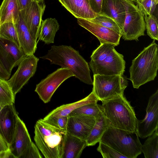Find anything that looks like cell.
Returning a JSON list of instances; mask_svg holds the SVG:
<instances>
[{"label":"cell","mask_w":158,"mask_h":158,"mask_svg":"<svg viewBox=\"0 0 158 158\" xmlns=\"http://www.w3.org/2000/svg\"><path fill=\"white\" fill-rule=\"evenodd\" d=\"M40 57L48 60L51 64L69 69L76 78L85 84L93 85L88 63L78 51L71 46H52L47 54Z\"/></svg>","instance_id":"cell-1"},{"label":"cell","mask_w":158,"mask_h":158,"mask_svg":"<svg viewBox=\"0 0 158 158\" xmlns=\"http://www.w3.org/2000/svg\"><path fill=\"white\" fill-rule=\"evenodd\" d=\"M34 0H17L20 11L24 9L26 6Z\"/></svg>","instance_id":"cell-40"},{"label":"cell","mask_w":158,"mask_h":158,"mask_svg":"<svg viewBox=\"0 0 158 158\" xmlns=\"http://www.w3.org/2000/svg\"><path fill=\"white\" fill-rule=\"evenodd\" d=\"M73 76H75L74 74L69 69L61 67L36 85L35 91L44 103H48L59 86L65 80Z\"/></svg>","instance_id":"cell-8"},{"label":"cell","mask_w":158,"mask_h":158,"mask_svg":"<svg viewBox=\"0 0 158 158\" xmlns=\"http://www.w3.org/2000/svg\"><path fill=\"white\" fill-rule=\"evenodd\" d=\"M31 142L25 124L18 115L15 129L10 145L13 157L21 158Z\"/></svg>","instance_id":"cell-14"},{"label":"cell","mask_w":158,"mask_h":158,"mask_svg":"<svg viewBox=\"0 0 158 158\" xmlns=\"http://www.w3.org/2000/svg\"><path fill=\"white\" fill-rule=\"evenodd\" d=\"M97 150L104 158H127L110 146L99 141Z\"/></svg>","instance_id":"cell-33"},{"label":"cell","mask_w":158,"mask_h":158,"mask_svg":"<svg viewBox=\"0 0 158 158\" xmlns=\"http://www.w3.org/2000/svg\"><path fill=\"white\" fill-rule=\"evenodd\" d=\"M103 113L102 105L97 103H92L82 105L76 108L68 116L81 114L93 117L96 118L100 117Z\"/></svg>","instance_id":"cell-27"},{"label":"cell","mask_w":158,"mask_h":158,"mask_svg":"<svg viewBox=\"0 0 158 158\" xmlns=\"http://www.w3.org/2000/svg\"><path fill=\"white\" fill-rule=\"evenodd\" d=\"M39 60L34 54L27 56L18 65L15 73L6 81L15 96L34 75Z\"/></svg>","instance_id":"cell-9"},{"label":"cell","mask_w":158,"mask_h":158,"mask_svg":"<svg viewBox=\"0 0 158 158\" xmlns=\"http://www.w3.org/2000/svg\"><path fill=\"white\" fill-rule=\"evenodd\" d=\"M100 141L127 158H136L142 153V144L136 131L117 129L110 124Z\"/></svg>","instance_id":"cell-5"},{"label":"cell","mask_w":158,"mask_h":158,"mask_svg":"<svg viewBox=\"0 0 158 158\" xmlns=\"http://www.w3.org/2000/svg\"><path fill=\"white\" fill-rule=\"evenodd\" d=\"M59 25L55 18H48L42 20L39 35V40L49 44L53 43Z\"/></svg>","instance_id":"cell-24"},{"label":"cell","mask_w":158,"mask_h":158,"mask_svg":"<svg viewBox=\"0 0 158 158\" xmlns=\"http://www.w3.org/2000/svg\"><path fill=\"white\" fill-rule=\"evenodd\" d=\"M155 4L157 5L158 3V0H154Z\"/></svg>","instance_id":"cell-42"},{"label":"cell","mask_w":158,"mask_h":158,"mask_svg":"<svg viewBox=\"0 0 158 158\" xmlns=\"http://www.w3.org/2000/svg\"><path fill=\"white\" fill-rule=\"evenodd\" d=\"M19 14L17 0H3L0 6V25L7 22L16 23Z\"/></svg>","instance_id":"cell-23"},{"label":"cell","mask_w":158,"mask_h":158,"mask_svg":"<svg viewBox=\"0 0 158 158\" xmlns=\"http://www.w3.org/2000/svg\"><path fill=\"white\" fill-rule=\"evenodd\" d=\"M102 102L103 113L111 126L118 129L137 132L138 119L133 108L124 94Z\"/></svg>","instance_id":"cell-3"},{"label":"cell","mask_w":158,"mask_h":158,"mask_svg":"<svg viewBox=\"0 0 158 158\" xmlns=\"http://www.w3.org/2000/svg\"><path fill=\"white\" fill-rule=\"evenodd\" d=\"M15 24L22 50L27 55H33L36 50L38 42L32 38L20 14L19 20Z\"/></svg>","instance_id":"cell-19"},{"label":"cell","mask_w":158,"mask_h":158,"mask_svg":"<svg viewBox=\"0 0 158 158\" xmlns=\"http://www.w3.org/2000/svg\"><path fill=\"white\" fill-rule=\"evenodd\" d=\"M148 137L143 145H142L141 152L145 158H158V128Z\"/></svg>","instance_id":"cell-26"},{"label":"cell","mask_w":158,"mask_h":158,"mask_svg":"<svg viewBox=\"0 0 158 158\" xmlns=\"http://www.w3.org/2000/svg\"><path fill=\"white\" fill-rule=\"evenodd\" d=\"M126 15L122 36L125 40L139 41V37L144 35L146 26L144 15L134 0H121Z\"/></svg>","instance_id":"cell-7"},{"label":"cell","mask_w":158,"mask_h":158,"mask_svg":"<svg viewBox=\"0 0 158 158\" xmlns=\"http://www.w3.org/2000/svg\"><path fill=\"white\" fill-rule=\"evenodd\" d=\"M23 158H42L38 148L32 141L22 156Z\"/></svg>","instance_id":"cell-36"},{"label":"cell","mask_w":158,"mask_h":158,"mask_svg":"<svg viewBox=\"0 0 158 158\" xmlns=\"http://www.w3.org/2000/svg\"><path fill=\"white\" fill-rule=\"evenodd\" d=\"M76 18L91 19L98 15L91 9L89 0H58Z\"/></svg>","instance_id":"cell-18"},{"label":"cell","mask_w":158,"mask_h":158,"mask_svg":"<svg viewBox=\"0 0 158 158\" xmlns=\"http://www.w3.org/2000/svg\"><path fill=\"white\" fill-rule=\"evenodd\" d=\"M136 2L139 8L144 15L152 14L156 5L154 0H136Z\"/></svg>","instance_id":"cell-34"},{"label":"cell","mask_w":158,"mask_h":158,"mask_svg":"<svg viewBox=\"0 0 158 158\" xmlns=\"http://www.w3.org/2000/svg\"><path fill=\"white\" fill-rule=\"evenodd\" d=\"M154 41L145 47L132 60L128 79L134 88L138 89L141 85L154 80L158 69L157 44Z\"/></svg>","instance_id":"cell-4"},{"label":"cell","mask_w":158,"mask_h":158,"mask_svg":"<svg viewBox=\"0 0 158 158\" xmlns=\"http://www.w3.org/2000/svg\"><path fill=\"white\" fill-rule=\"evenodd\" d=\"M10 75L5 70L0 61V80L7 81Z\"/></svg>","instance_id":"cell-39"},{"label":"cell","mask_w":158,"mask_h":158,"mask_svg":"<svg viewBox=\"0 0 158 158\" xmlns=\"http://www.w3.org/2000/svg\"><path fill=\"white\" fill-rule=\"evenodd\" d=\"M147 35L154 40H158V24L157 19L152 14L144 15Z\"/></svg>","instance_id":"cell-32"},{"label":"cell","mask_w":158,"mask_h":158,"mask_svg":"<svg viewBox=\"0 0 158 158\" xmlns=\"http://www.w3.org/2000/svg\"><path fill=\"white\" fill-rule=\"evenodd\" d=\"M92 91L101 101L124 94L128 85L123 74L106 75L94 74Z\"/></svg>","instance_id":"cell-6"},{"label":"cell","mask_w":158,"mask_h":158,"mask_svg":"<svg viewBox=\"0 0 158 158\" xmlns=\"http://www.w3.org/2000/svg\"><path fill=\"white\" fill-rule=\"evenodd\" d=\"M34 128V141L44 157L62 158L66 131L50 124L43 119L36 122Z\"/></svg>","instance_id":"cell-2"},{"label":"cell","mask_w":158,"mask_h":158,"mask_svg":"<svg viewBox=\"0 0 158 158\" xmlns=\"http://www.w3.org/2000/svg\"><path fill=\"white\" fill-rule=\"evenodd\" d=\"M109 125L104 113L96 118L95 124L86 140L87 146H93L99 142Z\"/></svg>","instance_id":"cell-25"},{"label":"cell","mask_w":158,"mask_h":158,"mask_svg":"<svg viewBox=\"0 0 158 158\" xmlns=\"http://www.w3.org/2000/svg\"><path fill=\"white\" fill-rule=\"evenodd\" d=\"M90 67L94 74L122 75L125 71V61L123 55L114 48L103 61Z\"/></svg>","instance_id":"cell-13"},{"label":"cell","mask_w":158,"mask_h":158,"mask_svg":"<svg viewBox=\"0 0 158 158\" xmlns=\"http://www.w3.org/2000/svg\"><path fill=\"white\" fill-rule=\"evenodd\" d=\"M103 0H89L90 7L95 13L100 14L102 12Z\"/></svg>","instance_id":"cell-38"},{"label":"cell","mask_w":158,"mask_h":158,"mask_svg":"<svg viewBox=\"0 0 158 158\" xmlns=\"http://www.w3.org/2000/svg\"><path fill=\"white\" fill-rule=\"evenodd\" d=\"M115 46L109 43L100 44L94 50L91 56L90 67L98 64L103 61Z\"/></svg>","instance_id":"cell-28"},{"label":"cell","mask_w":158,"mask_h":158,"mask_svg":"<svg viewBox=\"0 0 158 158\" xmlns=\"http://www.w3.org/2000/svg\"><path fill=\"white\" fill-rule=\"evenodd\" d=\"M18 115L13 104L4 106L0 112V133L9 146L15 129Z\"/></svg>","instance_id":"cell-17"},{"label":"cell","mask_w":158,"mask_h":158,"mask_svg":"<svg viewBox=\"0 0 158 158\" xmlns=\"http://www.w3.org/2000/svg\"><path fill=\"white\" fill-rule=\"evenodd\" d=\"M27 56L14 42L0 37V61L10 75L13 69Z\"/></svg>","instance_id":"cell-12"},{"label":"cell","mask_w":158,"mask_h":158,"mask_svg":"<svg viewBox=\"0 0 158 158\" xmlns=\"http://www.w3.org/2000/svg\"><path fill=\"white\" fill-rule=\"evenodd\" d=\"M13 157L8 143L0 133V158Z\"/></svg>","instance_id":"cell-37"},{"label":"cell","mask_w":158,"mask_h":158,"mask_svg":"<svg viewBox=\"0 0 158 158\" xmlns=\"http://www.w3.org/2000/svg\"><path fill=\"white\" fill-rule=\"evenodd\" d=\"M0 37L13 42L21 48L14 23L7 22L0 25Z\"/></svg>","instance_id":"cell-29"},{"label":"cell","mask_w":158,"mask_h":158,"mask_svg":"<svg viewBox=\"0 0 158 158\" xmlns=\"http://www.w3.org/2000/svg\"><path fill=\"white\" fill-rule=\"evenodd\" d=\"M78 24L94 35L100 44L109 43L115 46L119 44L121 36L114 31L90 19H77Z\"/></svg>","instance_id":"cell-16"},{"label":"cell","mask_w":158,"mask_h":158,"mask_svg":"<svg viewBox=\"0 0 158 158\" xmlns=\"http://www.w3.org/2000/svg\"><path fill=\"white\" fill-rule=\"evenodd\" d=\"M15 97L7 81L0 80V105L5 106L14 104Z\"/></svg>","instance_id":"cell-30"},{"label":"cell","mask_w":158,"mask_h":158,"mask_svg":"<svg viewBox=\"0 0 158 158\" xmlns=\"http://www.w3.org/2000/svg\"><path fill=\"white\" fill-rule=\"evenodd\" d=\"M92 21L110 29L121 36V31L116 21L112 18L101 13L94 19H90Z\"/></svg>","instance_id":"cell-31"},{"label":"cell","mask_w":158,"mask_h":158,"mask_svg":"<svg viewBox=\"0 0 158 158\" xmlns=\"http://www.w3.org/2000/svg\"><path fill=\"white\" fill-rule=\"evenodd\" d=\"M96 118L85 115L69 116L66 132L85 140L95 124Z\"/></svg>","instance_id":"cell-15"},{"label":"cell","mask_w":158,"mask_h":158,"mask_svg":"<svg viewBox=\"0 0 158 158\" xmlns=\"http://www.w3.org/2000/svg\"><path fill=\"white\" fill-rule=\"evenodd\" d=\"M4 106L0 105V112Z\"/></svg>","instance_id":"cell-41"},{"label":"cell","mask_w":158,"mask_h":158,"mask_svg":"<svg viewBox=\"0 0 158 158\" xmlns=\"http://www.w3.org/2000/svg\"><path fill=\"white\" fill-rule=\"evenodd\" d=\"M113 19L122 32L126 12L121 0H103L101 13Z\"/></svg>","instance_id":"cell-20"},{"label":"cell","mask_w":158,"mask_h":158,"mask_svg":"<svg viewBox=\"0 0 158 158\" xmlns=\"http://www.w3.org/2000/svg\"><path fill=\"white\" fill-rule=\"evenodd\" d=\"M69 116L52 117L44 119L50 124L60 130L66 131Z\"/></svg>","instance_id":"cell-35"},{"label":"cell","mask_w":158,"mask_h":158,"mask_svg":"<svg viewBox=\"0 0 158 158\" xmlns=\"http://www.w3.org/2000/svg\"><path fill=\"white\" fill-rule=\"evenodd\" d=\"M99 99L92 91L85 98L76 102L63 105L52 110L43 119H46L52 117L68 116L76 108L85 104L97 103Z\"/></svg>","instance_id":"cell-21"},{"label":"cell","mask_w":158,"mask_h":158,"mask_svg":"<svg viewBox=\"0 0 158 158\" xmlns=\"http://www.w3.org/2000/svg\"><path fill=\"white\" fill-rule=\"evenodd\" d=\"M158 127V90L150 97L146 114L142 120H138L137 132L139 137L145 138L152 135Z\"/></svg>","instance_id":"cell-11"},{"label":"cell","mask_w":158,"mask_h":158,"mask_svg":"<svg viewBox=\"0 0 158 158\" xmlns=\"http://www.w3.org/2000/svg\"><path fill=\"white\" fill-rule=\"evenodd\" d=\"M45 7L44 0H34L20 11V14L31 36L36 41Z\"/></svg>","instance_id":"cell-10"},{"label":"cell","mask_w":158,"mask_h":158,"mask_svg":"<svg viewBox=\"0 0 158 158\" xmlns=\"http://www.w3.org/2000/svg\"><path fill=\"white\" fill-rule=\"evenodd\" d=\"M86 146L85 140L67 132L62 158H79Z\"/></svg>","instance_id":"cell-22"}]
</instances>
